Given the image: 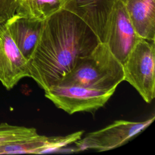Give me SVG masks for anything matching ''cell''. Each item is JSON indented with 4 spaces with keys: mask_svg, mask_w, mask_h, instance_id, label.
<instances>
[{
    "mask_svg": "<svg viewBox=\"0 0 155 155\" xmlns=\"http://www.w3.org/2000/svg\"><path fill=\"white\" fill-rule=\"evenodd\" d=\"M117 0H70L65 9L82 18L99 42L105 43L108 21Z\"/></svg>",
    "mask_w": 155,
    "mask_h": 155,
    "instance_id": "obj_8",
    "label": "cell"
},
{
    "mask_svg": "<svg viewBox=\"0 0 155 155\" xmlns=\"http://www.w3.org/2000/svg\"><path fill=\"white\" fill-rule=\"evenodd\" d=\"M137 35L155 41V0H119Z\"/></svg>",
    "mask_w": 155,
    "mask_h": 155,
    "instance_id": "obj_11",
    "label": "cell"
},
{
    "mask_svg": "<svg viewBox=\"0 0 155 155\" xmlns=\"http://www.w3.org/2000/svg\"><path fill=\"white\" fill-rule=\"evenodd\" d=\"M83 133V131H79L63 136L48 137L38 134L21 141L0 146V154H41L59 150L79 140Z\"/></svg>",
    "mask_w": 155,
    "mask_h": 155,
    "instance_id": "obj_9",
    "label": "cell"
},
{
    "mask_svg": "<svg viewBox=\"0 0 155 155\" xmlns=\"http://www.w3.org/2000/svg\"><path fill=\"white\" fill-rule=\"evenodd\" d=\"M38 134L34 128L16 126L6 122L0 124V146L5 144L21 141Z\"/></svg>",
    "mask_w": 155,
    "mask_h": 155,
    "instance_id": "obj_12",
    "label": "cell"
},
{
    "mask_svg": "<svg viewBox=\"0 0 155 155\" xmlns=\"http://www.w3.org/2000/svg\"><path fill=\"white\" fill-rule=\"evenodd\" d=\"M16 0H0V24L5 22L16 14Z\"/></svg>",
    "mask_w": 155,
    "mask_h": 155,
    "instance_id": "obj_15",
    "label": "cell"
},
{
    "mask_svg": "<svg viewBox=\"0 0 155 155\" xmlns=\"http://www.w3.org/2000/svg\"><path fill=\"white\" fill-rule=\"evenodd\" d=\"M16 14L31 18H39L36 5V0H16Z\"/></svg>",
    "mask_w": 155,
    "mask_h": 155,
    "instance_id": "obj_14",
    "label": "cell"
},
{
    "mask_svg": "<svg viewBox=\"0 0 155 155\" xmlns=\"http://www.w3.org/2000/svg\"><path fill=\"white\" fill-rule=\"evenodd\" d=\"M124 81L139 93L147 103L155 97V44L140 38L122 64Z\"/></svg>",
    "mask_w": 155,
    "mask_h": 155,
    "instance_id": "obj_3",
    "label": "cell"
},
{
    "mask_svg": "<svg viewBox=\"0 0 155 155\" xmlns=\"http://www.w3.org/2000/svg\"><path fill=\"white\" fill-rule=\"evenodd\" d=\"M99 43L82 18L61 10L44 19L36 46L27 61L30 78L45 90L56 84Z\"/></svg>",
    "mask_w": 155,
    "mask_h": 155,
    "instance_id": "obj_1",
    "label": "cell"
},
{
    "mask_svg": "<svg viewBox=\"0 0 155 155\" xmlns=\"http://www.w3.org/2000/svg\"><path fill=\"white\" fill-rule=\"evenodd\" d=\"M44 22L42 19L27 18L16 14L5 22L13 41L27 61L36 46Z\"/></svg>",
    "mask_w": 155,
    "mask_h": 155,
    "instance_id": "obj_10",
    "label": "cell"
},
{
    "mask_svg": "<svg viewBox=\"0 0 155 155\" xmlns=\"http://www.w3.org/2000/svg\"><path fill=\"white\" fill-rule=\"evenodd\" d=\"M70 0H36L39 16L45 19L55 13L65 9Z\"/></svg>",
    "mask_w": 155,
    "mask_h": 155,
    "instance_id": "obj_13",
    "label": "cell"
},
{
    "mask_svg": "<svg viewBox=\"0 0 155 155\" xmlns=\"http://www.w3.org/2000/svg\"><path fill=\"white\" fill-rule=\"evenodd\" d=\"M124 81L122 64L105 44L99 42L89 54L81 57L72 70L55 85L109 91L115 90Z\"/></svg>",
    "mask_w": 155,
    "mask_h": 155,
    "instance_id": "obj_2",
    "label": "cell"
},
{
    "mask_svg": "<svg viewBox=\"0 0 155 155\" xmlns=\"http://www.w3.org/2000/svg\"><path fill=\"white\" fill-rule=\"evenodd\" d=\"M45 96L70 114L91 112L103 107L115 90H101L79 85H55L44 90Z\"/></svg>",
    "mask_w": 155,
    "mask_h": 155,
    "instance_id": "obj_4",
    "label": "cell"
},
{
    "mask_svg": "<svg viewBox=\"0 0 155 155\" xmlns=\"http://www.w3.org/2000/svg\"><path fill=\"white\" fill-rule=\"evenodd\" d=\"M155 116L142 122L115 120L110 125L93 132L75 142L78 151L95 150L104 151L120 147L145 130Z\"/></svg>",
    "mask_w": 155,
    "mask_h": 155,
    "instance_id": "obj_5",
    "label": "cell"
},
{
    "mask_svg": "<svg viewBox=\"0 0 155 155\" xmlns=\"http://www.w3.org/2000/svg\"><path fill=\"white\" fill-rule=\"evenodd\" d=\"M139 39L125 8L117 0L108 21L104 44L122 64Z\"/></svg>",
    "mask_w": 155,
    "mask_h": 155,
    "instance_id": "obj_6",
    "label": "cell"
},
{
    "mask_svg": "<svg viewBox=\"0 0 155 155\" xmlns=\"http://www.w3.org/2000/svg\"><path fill=\"white\" fill-rule=\"evenodd\" d=\"M30 77L28 62L13 41L6 22L0 24V82L7 90Z\"/></svg>",
    "mask_w": 155,
    "mask_h": 155,
    "instance_id": "obj_7",
    "label": "cell"
}]
</instances>
